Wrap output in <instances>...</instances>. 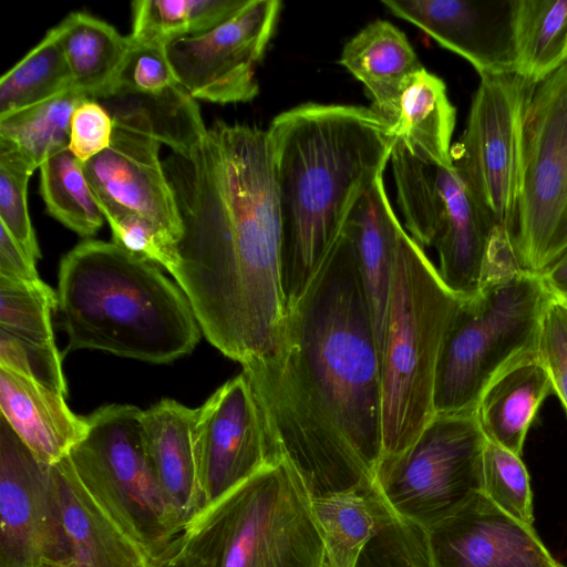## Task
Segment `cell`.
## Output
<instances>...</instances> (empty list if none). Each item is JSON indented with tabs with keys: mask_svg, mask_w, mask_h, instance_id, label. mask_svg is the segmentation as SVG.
<instances>
[{
	"mask_svg": "<svg viewBox=\"0 0 567 567\" xmlns=\"http://www.w3.org/2000/svg\"><path fill=\"white\" fill-rule=\"evenodd\" d=\"M73 89L95 100L110 92L131 48L128 37L85 12H72L54 27Z\"/></svg>",
	"mask_w": 567,
	"mask_h": 567,
	"instance_id": "27",
	"label": "cell"
},
{
	"mask_svg": "<svg viewBox=\"0 0 567 567\" xmlns=\"http://www.w3.org/2000/svg\"><path fill=\"white\" fill-rule=\"evenodd\" d=\"M551 393L553 382L542 361L505 373L484 392L475 410L486 440L522 457L529 427Z\"/></svg>",
	"mask_w": 567,
	"mask_h": 567,
	"instance_id": "25",
	"label": "cell"
},
{
	"mask_svg": "<svg viewBox=\"0 0 567 567\" xmlns=\"http://www.w3.org/2000/svg\"><path fill=\"white\" fill-rule=\"evenodd\" d=\"M466 127L452 145L453 167L495 225L514 228L523 120L530 81L516 73L483 74Z\"/></svg>",
	"mask_w": 567,
	"mask_h": 567,
	"instance_id": "12",
	"label": "cell"
},
{
	"mask_svg": "<svg viewBox=\"0 0 567 567\" xmlns=\"http://www.w3.org/2000/svg\"><path fill=\"white\" fill-rule=\"evenodd\" d=\"M40 195L49 215L84 238L94 236L105 218L82 169L64 150L40 167Z\"/></svg>",
	"mask_w": 567,
	"mask_h": 567,
	"instance_id": "33",
	"label": "cell"
},
{
	"mask_svg": "<svg viewBox=\"0 0 567 567\" xmlns=\"http://www.w3.org/2000/svg\"><path fill=\"white\" fill-rule=\"evenodd\" d=\"M341 231L358 264L381 361L394 267L404 231L390 204L383 175L357 202Z\"/></svg>",
	"mask_w": 567,
	"mask_h": 567,
	"instance_id": "20",
	"label": "cell"
},
{
	"mask_svg": "<svg viewBox=\"0 0 567 567\" xmlns=\"http://www.w3.org/2000/svg\"><path fill=\"white\" fill-rule=\"evenodd\" d=\"M279 0H249L229 20L164 49L178 83L195 100L249 102L259 92L256 70L277 28Z\"/></svg>",
	"mask_w": 567,
	"mask_h": 567,
	"instance_id": "13",
	"label": "cell"
},
{
	"mask_svg": "<svg viewBox=\"0 0 567 567\" xmlns=\"http://www.w3.org/2000/svg\"><path fill=\"white\" fill-rule=\"evenodd\" d=\"M539 355L567 413V308L554 295L543 318Z\"/></svg>",
	"mask_w": 567,
	"mask_h": 567,
	"instance_id": "40",
	"label": "cell"
},
{
	"mask_svg": "<svg viewBox=\"0 0 567 567\" xmlns=\"http://www.w3.org/2000/svg\"><path fill=\"white\" fill-rule=\"evenodd\" d=\"M71 89V73L53 27L0 79V118L43 103Z\"/></svg>",
	"mask_w": 567,
	"mask_h": 567,
	"instance_id": "32",
	"label": "cell"
},
{
	"mask_svg": "<svg viewBox=\"0 0 567 567\" xmlns=\"http://www.w3.org/2000/svg\"><path fill=\"white\" fill-rule=\"evenodd\" d=\"M177 84L164 47L131 43L111 91L159 93Z\"/></svg>",
	"mask_w": 567,
	"mask_h": 567,
	"instance_id": "39",
	"label": "cell"
},
{
	"mask_svg": "<svg viewBox=\"0 0 567 567\" xmlns=\"http://www.w3.org/2000/svg\"><path fill=\"white\" fill-rule=\"evenodd\" d=\"M161 145L146 134L114 125L109 147L81 164L96 197L146 217L177 244L183 223L159 159Z\"/></svg>",
	"mask_w": 567,
	"mask_h": 567,
	"instance_id": "18",
	"label": "cell"
},
{
	"mask_svg": "<svg viewBox=\"0 0 567 567\" xmlns=\"http://www.w3.org/2000/svg\"><path fill=\"white\" fill-rule=\"evenodd\" d=\"M551 298L539 274L522 269L466 297L441 349L435 414L475 412L495 381L519 365L540 361L543 318Z\"/></svg>",
	"mask_w": 567,
	"mask_h": 567,
	"instance_id": "7",
	"label": "cell"
},
{
	"mask_svg": "<svg viewBox=\"0 0 567 567\" xmlns=\"http://www.w3.org/2000/svg\"><path fill=\"white\" fill-rule=\"evenodd\" d=\"M512 240L520 269L535 274L567 247V60L529 85Z\"/></svg>",
	"mask_w": 567,
	"mask_h": 567,
	"instance_id": "9",
	"label": "cell"
},
{
	"mask_svg": "<svg viewBox=\"0 0 567 567\" xmlns=\"http://www.w3.org/2000/svg\"><path fill=\"white\" fill-rule=\"evenodd\" d=\"M482 492L502 511L533 526V493L522 457L487 440L483 451Z\"/></svg>",
	"mask_w": 567,
	"mask_h": 567,
	"instance_id": "35",
	"label": "cell"
},
{
	"mask_svg": "<svg viewBox=\"0 0 567 567\" xmlns=\"http://www.w3.org/2000/svg\"><path fill=\"white\" fill-rule=\"evenodd\" d=\"M249 0H136L132 2L135 45L168 42L206 33L240 11Z\"/></svg>",
	"mask_w": 567,
	"mask_h": 567,
	"instance_id": "30",
	"label": "cell"
},
{
	"mask_svg": "<svg viewBox=\"0 0 567 567\" xmlns=\"http://www.w3.org/2000/svg\"><path fill=\"white\" fill-rule=\"evenodd\" d=\"M35 168L16 148L0 144V225L35 260L41 258L28 209V182Z\"/></svg>",
	"mask_w": 567,
	"mask_h": 567,
	"instance_id": "36",
	"label": "cell"
},
{
	"mask_svg": "<svg viewBox=\"0 0 567 567\" xmlns=\"http://www.w3.org/2000/svg\"><path fill=\"white\" fill-rule=\"evenodd\" d=\"M431 567H565L524 524L476 493L426 533Z\"/></svg>",
	"mask_w": 567,
	"mask_h": 567,
	"instance_id": "16",
	"label": "cell"
},
{
	"mask_svg": "<svg viewBox=\"0 0 567 567\" xmlns=\"http://www.w3.org/2000/svg\"><path fill=\"white\" fill-rule=\"evenodd\" d=\"M516 74L538 82L564 61L567 0H514Z\"/></svg>",
	"mask_w": 567,
	"mask_h": 567,
	"instance_id": "29",
	"label": "cell"
},
{
	"mask_svg": "<svg viewBox=\"0 0 567 567\" xmlns=\"http://www.w3.org/2000/svg\"><path fill=\"white\" fill-rule=\"evenodd\" d=\"M52 467L69 567H147L152 557L81 478L70 456Z\"/></svg>",
	"mask_w": 567,
	"mask_h": 567,
	"instance_id": "19",
	"label": "cell"
},
{
	"mask_svg": "<svg viewBox=\"0 0 567 567\" xmlns=\"http://www.w3.org/2000/svg\"><path fill=\"white\" fill-rule=\"evenodd\" d=\"M565 60H567V47H566V52H565Z\"/></svg>",
	"mask_w": 567,
	"mask_h": 567,
	"instance_id": "46",
	"label": "cell"
},
{
	"mask_svg": "<svg viewBox=\"0 0 567 567\" xmlns=\"http://www.w3.org/2000/svg\"><path fill=\"white\" fill-rule=\"evenodd\" d=\"M113 128L109 112L95 100H85L72 115L68 150L83 164L109 147Z\"/></svg>",
	"mask_w": 567,
	"mask_h": 567,
	"instance_id": "41",
	"label": "cell"
},
{
	"mask_svg": "<svg viewBox=\"0 0 567 567\" xmlns=\"http://www.w3.org/2000/svg\"><path fill=\"white\" fill-rule=\"evenodd\" d=\"M324 567H357L367 544L393 519L380 501L361 488L311 496Z\"/></svg>",
	"mask_w": 567,
	"mask_h": 567,
	"instance_id": "28",
	"label": "cell"
},
{
	"mask_svg": "<svg viewBox=\"0 0 567 567\" xmlns=\"http://www.w3.org/2000/svg\"><path fill=\"white\" fill-rule=\"evenodd\" d=\"M382 4L467 60L480 75L516 73L514 0H383Z\"/></svg>",
	"mask_w": 567,
	"mask_h": 567,
	"instance_id": "17",
	"label": "cell"
},
{
	"mask_svg": "<svg viewBox=\"0 0 567 567\" xmlns=\"http://www.w3.org/2000/svg\"><path fill=\"white\" fill-rule=\"evenodd\" d=\"M142 412L130 404L101 406L86 417L87 433L69 456L81 478L154 558L181 536L185 524L147 456Z\"/></svg>",
	"mask_w": 567,
	"mask_h": 567,
	"instance_id": "8",
	"label": "cell"
},
{
	"mask_svg": "<svg viewBox=\"0 0 567 567\" xmlns=\"http://www.w3.org/2000/svg\"><path fill=\"white\" fill-rule=\"evenodd\" d=\"M147 567H206L185 545L182 534L163 553L152 558Z\"/></svg>",
	"mask_w": 567,
	"mask_h": 567,
	"instance_id": "43",
	"label": "cell"
},
{
	"mask_svg": "<svg viewBox=\"0 0 567 567\" xmlns=\"http://www.w3.org/2000/svg\"><path fill=\"white\" fill-rule=\"evenodd\" d=\"M539 275L555 297L567 295V247Z\"/></svg>",
	"mask_w": 567,
	"mask_h": 567,
	"instance_id": "44",
	"label": "cell"
},
{
	"mask_svg": "<svg viewBox=\"0 0 567 567\" xmlns=\"http://www.w3.org/2000/svg\"><path fill=\"white\" fill-rule=\"evenodd\" d=\"M197 409L163 399L142 412L144 445L157 480L186 523L205 506L195 444Z\"/></svg>",
	"mask_w": 567,
	"mask_h": 567,
	"instance_id": "22",
	"label": "cell"
},
{
	"mask_svg": "<svg viewBox=\"0 0 567 567\" xmlns=\"http://www.w3.org/2000/svg\"><path fill=\"white\" fill-rule=\"evenodd\" d=\"M465 298L444 284L422 246L404 230L381 351L383 449L379 470L405 453L435 415L441 349Z\"/></svg>",
	"mask_w": 567,
	"mask_h": 567,
	"instance_id": "5",
	"label": "cell"
},
{
	"mask_svg": "<svg viewBox=\"0 0 567 567\" xmlns=\"http://www.w3.org/2000/svg\"><path fill=\"white\" fill-rule=\"evenodd\" d=\"M396 200L409 235L436 249L444 284L463 297L475 295L495 224L455 168L412 166L396 183Z\"/></svg>",
	"mask_w": 567,
	"mask_h": 567,
	"instance_id": "11",
	"label": "cell"
},
{
	"mask_svg": "<svg viewBox=\"0 0 567 567\" xmlns=\"http://www.w3.org/2000/svg\"><path fill=\"white\" fill-rule=\"evenodd\" d=\"M339 62L363 83L372 109L391 127L404 86L424 68L406 35L385 20L370 22L350 39Z\"/></svg>",
	"mask_w": 567,
	"mask_h": 567,
	"instance_id": "23",
	"label": "cell"
},
{
	"mask_svg": "<svg viewBox=\"0 0 567 567\" xmlns=\"http://www.w3.org/2000/svg\"><path fill=\"white\" fill-rule=\"evenodd\" d=\"M56 292L68 351L168 363L200 339L179 286L158 265L113 241L86 239L70 250L60 262Z\"/></svg>",
	"mask_w": 567,
	"mask_h": 567,
	"instance_id": "4",
	"label": "cell"
},
{
	"mask_svg": "<svg viewBox=\"0 0 567 567\" xmlns=\"http://www.w3.org/2000/svg\"><path fill=\"white\" fill-rule=\"evenodd\" d=\"M163 165L183 223L169 274L212 346L240 364L266 354L287 311L266 130L217 120Z\"/></svg>",
	"mask_w": 567,
	"mask_h": 567,
	"instance_id": "2",
	"label": "cell"
},
{
	"mask_svg": "<svg viewBox=\"0 0 567 567\" xmlns=\"http://www.w3.org/2000/svg\"><path fill=\"white\" fill-rule=\"evenodd\" d=\"M266 132L288 310L321 268L357 202L383 175L395 137L372 107L315 102L278 114Z\"/></svg>",
	"mask_w": 567,
	"mask_h": 567,
	"instance_id": "3",
	"label": "cell"
},
{
	"mask_svg": "<svg viewBox=\"0 0 567 567\" xmlns=\"http://www.w3.org/2000/svg\"><path fill=\"white\" fill-rule=\"evenodd\" d=\"M0 277L20 282L41 280L37 270V260L2 225L0 226Z\"/></svg>",
	"mask_w": 567,
	"mask_h": 567,
	"instance_id": "42",
	"label": "cell"
},
{
	"mask_svg": "<svg viewBox=\"0 0 567 567\" xmlns=\"http://www.w3.org/2000/svg\"><path fill=\"white\" fill-rule=\"evenodd\" d=\"M311 496L282 458L199 511L182 538L206 567H324Z\"/></svg>",
	"mask_w": 567,
	"mask_h": 567,
	"instance_id": "6",
	"label": "cell"
},
{
	"mask_svg": "<svg viewBox=\"0 0 567 567\" xmlns=\"http://www.w3.org/2000/svg\"><path fill=\"white\" fill-rule=\"evenodd\" d=\"M1 417L42 463L68 457L87 433L86 417L74 414L65 395L0 368Z\"/></svg>",
	"mask_w": 567,
	"mask_h": 567,
	"instance_id": "21",
	"label": "cell"
},
{
	"mask_svg": "<svg viewBox=\"0 0 567 567\" xmlns=\"http://www.w3.org/2000/svg\"><path fill=\"white\" fill-rule=\"evenodd\" d=\"M0 368L66 396L62 357L56 347L34 343L0 330Z\"/></svg>",
	"mask_w": 567,
	"mask_h": 567,
	"instance_id": "38",
	"label": "cell"
},
{
	"mask_svg": "<svg viewBox=\"0 0 567 567\" xmlns=\"http://www.w3.org/2000/svg\"><path fill=\"white\" fill-rule=\"evenodd\" d=\"M90 97L71 89L51 100L0 118V144L16 148L37 169L68 150L71 118Z\"/></svg>",
	"mask_w": 567,
	"mask_h": 567,
	"instance_id": "31",
	"label": "cell"
},
{
	"mask_svg": "<svg viewBox=\"0 0 567 567\" xmlns=\"http://www.w3.org/2000/svg\"><path fill=\"white\" fill-rule=\"evenodd\" d=\"M0 567H69L52 465L0 420Z\"/></svg>",
	"mask_w": 567,
	"mask_h": 567,
	"instance_id": "14",
	"label": "cell"
},
{
	"mask_svg": "<svg viewBox=\"0 0 567 567\" xmlns=\"http://www.w3.org/2000/svg\"><path fill=\"white\" fill-rule=\"evenodd\" d=\"M195 444L204 507L277 462L243 373L224 383L197 409Z\"/></svg>",
	"mask_w": 567,
	"mask_h": 567,
	"instance_id": "15",
	"label": "cell"
},
{
	"mask_svg": "<svg viewBox=\"0 0 567 567\" xmlns=\"http://www.w3.org/2000/svg\"><path fill=\"white\" fill-rule=\"evenodd\" d=\"M56 307L58 292L44 281L20 282L0 277V330L56 347L51 321Z\"/></svg>",
	"mask_w": 567,
	"mask_h": 567,
	"instance_id": "34",
	"label": "cell"
},
{
	"mask_svg": "<svg viewBox=\"0 0 567 567\" xmlns=\"http://www.w3.org/2000/svg\"><path fill=\"white\" fill-rule=\"evenodd\" d=\"M95 101L114 125L146 134L179 155H187L207 130L196 100L181 84L159 93L114 90Z\"/></svg>",
	"mask_w": 567,
	"mask_h": 567,
	"instance_id": "24",
	"label": "cell"
},
{
	"mask_svg": "<svg viewBox=\"0 0 567 567\" xmlns=\"http://www.w3.org/2000/svg\"><path fill=\"white\" fill-rule=\"evenodd\" d=\"M95 199L110 225L113 243L169 272L176 258V244L158 226L114 203L96 196Z\"/></svg>",
	"mask_w": 567,
	"mask_h": 567,
	"instance_id": "37",
	"label": "cell"
},
{
	"mask_svg": "<svg viewBox=\"0 0 567 567\" xmlns=\"http://www.w3.org/2000/svg\"><path fill=\"white\" fill-rule=\"evenodd\" d=\"M485 443L475 412L435 414L405 453L379 470L375 497L393 520L426 534L482 492Z\"/></svg>",
	"mask_w": 567,
	"mask_h": 567,
	"instance_id": "10",
	"label": "cell"
},
{
	"mask_svg": "<svg viewBox=\"0 0 567 567\" xmlns=\"http://www.w3.org/2000/svg\"><path fill=\"white\" fill-rule=\"evenodd\" d=\"M241 367L275 461H290L312 496L348 488L375 496L383 449L381 361L342 231L288 308L272 348Z\"/></svg>",
	"mask_w": 567,
	"mask_h": 567,
	"instance_id": "1",
	"label": "cell"
},
{
	"mask_svg": "<svg viewBox=\"0 0 567 567\" xmlns=\"http://www.w3.org/2000/svg\"><path fill=\"white\" fill-rule=\"evenodd\" d=\"M456 109L444 81L422 69L404 86L392 132L411 154L441 166H453L452 136Z\"/></svg>",
	"mask_w": 567,
	"mask_h": 567,
	"instance_id": "26",
	"label": "cell"
},
{
	"mask_svg": "<svg viewBox=\"0 0 567 567\" xmlns=\"http://www.w3.org/2000/svg\"><path fill=\"white\" fill-rule=\"evenodd\" d=\"M556 298H558L567 308V295L561 296V297H556Z\"/></svg>",
	"mask_w": 567,
	"mask_h": 567,
	"instance_id": "45",
	"label": "cell"
}]
</instances>
